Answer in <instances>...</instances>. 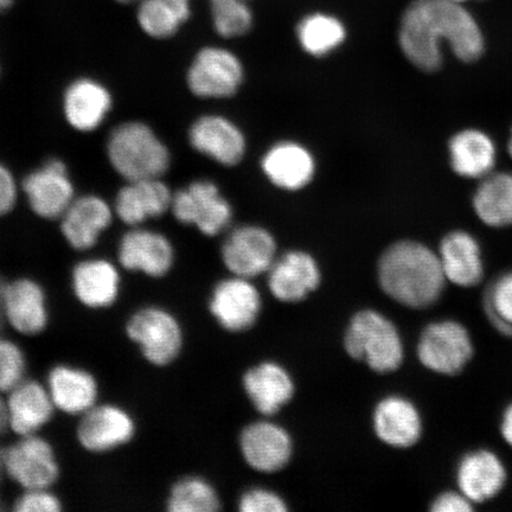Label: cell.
Returning a JSON list of instances; mask_svg holds the SVG:
<instances>
[{
    "instance_id": "6da1fadb",
    "label": "cell",
    "mask_w": 512,
    "mask_h": 512,
    "mask_svg": "<svg viewBox=\"0 0 512 512\" xmlns=\"http://www.w3.org/2000/svg\"><path fill=\"white\" fill-rule=\"evenodd\" d=\"M463 62L484 53V37L476 19L453 0H413L403 12L399 43L403 55L424 72L443 67V43Z\"/></svg>"
},
{
    "instance_id": "7a4b0ae2",
    "label": "cell",
    "mask_w": 512,
    "mask_h": 512,
    "mask_svg": "<svg viewBox=\"0 0 512 512\" xmlns=\"http://www.w3.org/2000/svg\"><path fill=\"white\" fill-rule=\"evenodd\" d=\"M381 286L396 302L427 309L443 296L447 281L438 253L416 241H400L382 255Z\"/></svg>"
},
{
    "instance_id": "3957f363",
    "label": "cell",
    "mask_w": 512,
    "mask_h": 512,
    "mask_svg": "<svg viewBox=\"0 0 512 512\" xmlns=\"http://www.w3.org/2000/svg\"><path fill=\"white\" fill-rule=\"evenodd\" d=\"M106 155L126 182L162 178L171 164L168 146L143 121H126L113 128L107 138Z\"/></svg>"
},
{
    "instance_id": "277c9868",
    "label": "cell",
    "mask_w": 512,
    "mask_h": 512,
    "mask_svg": "<svg viewBox=\"0 0 512 512\" xmlns=\"http://www.w3.org/2000/svg\"><path fill=\"white\" fill-rule=\"evenodd\" d=\"M345 349L355 360L363 361L379 373L401 366L403 344L398 329L386 317L374 311H362L352 318Z\"/></svg>"
},
{
    "instance_id": "5b68a950",
    "label": "cell",
    "mask_w": 512,
    "mask_h": 512,
    "mask_svg": "<svg viewBox=\"0 0 512 512\" xmlns=\"http://www.w3.org/2000/svg\"><path fill=\"white\" fill-rule=\"evenodd\" d=\"M475 354L471 331L458 320L444 319L431 323L419 339V360L434 374L457 376L470 366Z\"/></svg>"
},
{
    "instance_id": "8992f818",
    "label": "cell",
    "mask_w": 512,
    "mask_h": 512,
    "mask_svg": "<svg viewBox=\"0 0 512 512\" xmlns=\"http://www.w3.org/2000/svg\"><path fill=\"white\" fill-rule=\"evenodd\" d=\"M126 334L142 351L147 362L165 367L182 350L183 332L178 320L159 306H145L127 320Z\"/></svg>"
},
{
    "instance_id": "52a82bcc",
    "label": "cell",
    "mask_w": 512,
    "mask_h": 512,
    "mask_svg": "<svg viewBox=\"0 0 512 512\" xmlns=\"http://www.w3.org/2000/svg\"><path fill=\"white\" fill-rule=\"evenodd\" d=\"M3 459L8 479L23 490L50 489L60 477L54 447L38 434L19 437L3 447Z\"/></svg>"
},
{
    "instance_id": "ba28073f",
    "label": "cell",
    "mask_w": 512,
    "mask_h": 512,
    "mask_svg": "<svg viewBox=\"0 0 512 512\" xmlns=\"http://www.w3.org/2000/svg\"><path fill=\"white\" fill-rule=\"evenodd\" d=\"M171 211L179 223L195 226L207 236H216L227 229L233 209L210 181L192 182L172 197Z\"/></svg>"
},
{
    "instance_id": "9c48e42d",
    "label": "cell",
    "mask_w": 512,
    "mask_h": 512,
    "mask_svg": "<svg viewBox=\"0 0 512 512\" xmlns=\"http://www.w3.org/2000/svg\"><path fill=\"white\" fill-rule=\"evenodd\" d=\"M242 80L239 57L217 47L198 51L187 74L190 92L201 99L229 98L239 91Z\"/></svg>"
},
{
    "instance_id": "30bf717a",
    "label": "cell",
    "mask_w": 512,
    "mask_h": 512,
    "mask_svg": "<svg viewBox=\"0 0 512 512\" xmlns=\"http://www.w3.org/2000/svg\"><path fill=\"white\" fill-rule=\"evenodd\" d=\"M22 190L31 210L44 220H60L76 198L67 165L57 158L31 171Z\"/></svg>"
},
{
    "instance_id": "8fae6325",
    "label": "cell",
    "mask_w": 512,
    "mask_h": 512,
    "mask_svg": "<svg viewBox=\"0 0 512 512\" xmlns=\"http://www.w3.org/2000/svg\"><path fill=\"white\" fill-rule=\"evenodd\" d=\"M508 479L507 464L491 448L480 447L466 452L457 464V489L476 507L501 495Z\"/></svg>"
},
{
    "instance_id": "7c38bea8",
    "label": "cell",
    "mask_w": 512,
    "mask_h": 512,
    "mask_svg": "<svg viewBox=\"0 0 512 512\" xmlns=\"http://www.w3.org/2000/svg\"><path fill=\"white\" fill-rule=\"evenodd\" d=\"M118 260L120 266L127 271L162 278L174 266L175 249L164 234L142 226L132 227L121 236Z\"/></svg>"
},
{
    "instance_id": "4fadbf2b",
    "label": "cell",
    "mask_w": 512,
    "mask_h": 512,
    "mask_svg": "<svg viewBox=\"0 0 512 512\" xmlns=\"http://www.w3.org/2000/svg\"><path fill=\"white\" fill-rule=\"evenodd\" d=\"M275 252L277 245L270 232L261 227L242 226L224 241L222 259L235 277L248 279L270 271Z\"/></svg>"
},
{
    "instance_id": "5bb4252c",
    "label": "cell",
    "mask_w": 512,
    "mask_h": 512,
    "mask_svg": "<svg viewBox=\"0 0 512 512\" xmlns=\"http://www.w3.org/2000/svg\"><path fill=\"white\" fill-rule=\"evenodd\" d=\"M136 434V422L117 405H95L81 419L76 431L80 445L88 452L104 453L124 446Z\"/></svg>"
},
{
    "instance_id": "9a60e30c",
    "label": "cell",
    "mask_w": 512,
    "mask_h": 512,
    "mask_svg": "<svg viewBox=\"0 0 512 512\" xmlns=\"http://www.w3.org/2000/svg\"><path fill=\"white\" fill-rule=\"evenodd\" d=\"M189 143L201 155L224 166L238 165L246 152V139L240 128L215 114L203 115L191 125Z\"/></svg>"
},
{
    "instance_id": "2e32d148",
    "label": "cell",
    "mask_w": 512,
    "mask_h": 512,
    "mask_svg": "<svg viewBox=\"0 0 512 512\" xmlns=\"http://www.w3.org/2000/svg\"><path fill=\"white\" fill-rule=\"evenodd\" d=\"M114 215V208L98 195L76 197L60 219L63 238L75 251H89L111 227Z\"/></svg>"
},
{
    "instance_id": "e0dca14e",
    "label": "cell",
    "mask_w": 512,
    "mask_h": 512,
    "mask_svg": "<svg viewBox=\"0 0 512 512\" xmlns=\"http://www.w3.org/2000/svg\"><path fill=\"white\" fill-rule=\"evenodd\" d=\"M5 323L25 336L40 335L49 323L46 292L29 278L6 283L3 296Z\"/></svg>"
},
{
    "instance_id": "ac0fdd59",
    "label": "cell",
    "mask_w": 512,
    "mask_h": 512,
    "mask_svg": "<svg viewBox=\"0 0 512 512\" xmlns=\"http://www.w3.org/2000/svg\"><path fill=\"white\" fill-rule=\"evenodd\" d=\"M172 194L162 178L127 182L118 192L114 213L127 226L140 227L171 210Z\"/></svg>"
},
{
    "instance_id": "d6986e66",
    "label": "cell",
    "mask_w": 512,
    "mask_h": 512,
    "mask_svg": "<svg viewBox=\"0 0 512 512\" xmlns=\"http://www.w3.org/2000/svg\"><path fill=\"white\" fill-rule=\"evenodd\" d=\"M113 106V98L105 85L92 78H80L69 83L63 93L62 110L69 126L89 133L105 123Z\"/></svg>"
},
{
    "instance_id": "ffe728a7",
    "label": "cell",
    "mask_w": 512,
    "mask_h": 512,
    "mask_svg": "<svg viewBox=\"0 0 512 512\" xmlns=\"http://www.w3.org/2000/svg\"><path fill=\"white\" fill-rule=\"evenodd\" d=\"M260 309V294L246 278L221 281L210 299L211 313L228 331L240 332L251 328Z\"/></svg>"
},
{
    "instance_id": "44dd1931",
    "label": "cell",
    "mask_w": 512,
    "mask_h": 512,
    "mask_svg": "<svg viewBox=\"0 0 512 512\" xmlns=\"http://www.w3.org/2000/svg\"><path fill=\"white\" fill-rule=\"evenodd\" d=\"M9 430L18 437L37 434L53 419L56 409L47 386L25 379L6 394Z\"/></svg>"
},
{
    "instance_id": "7402d4cb",
    "label": "cell",
    "mask_w": 512,
    "mask_h": 512,
    "mask_svg": "<svg viewBox=\"0 0 512 512\" xmlns=\"http://www.w3.org/2000/svg\"><path fill=\"white\" fill-rule=\"evenodd\" d=\"M438 256L448 284L469 290L482 283L484 259L475 236L463 230L446 235L440 243Z\"/></svg>"
},
{
    "instance_id": "603a6c76",
    "label": "cell",
    "mask_w": 512,
    "mask_h": 512,
    "mask_svg": "<svg viewBox=\"0 0 512 512\" xmlns=\"http://www.w3.org/2000/svg\"><path fill=\"white\" fill-rule=\"evenodd\" d=\"M47 388L56 409L69 415L85 414L99 398L95 377L68 364H59L49 371Z\"/></svg>"
},
{
    "instance_id": "cb8c5ba5",
    "label": "cell",
    "mask_w": 512,
    "mask_h": 512,
    "mask_svg": "<svg viewBox=\"0 0 512 512\" xmlns=\"http://www.w3.org/2000/svg\"><path fill=\"white\" fill-rule=\"evenodd\" d=\"M120 273L117 266L105 259H87L75 265L72 287L75 297L89 309L112 306L120 293Z\"/></svg>"
},
{
    "instance_id": "d4e9b609",
    "label": "cell",
    "mask_w": 512,
    "mask_h": 512,
    "mask_svg": "<svg viewBox=\"0 0 512 512\" xmlns=\"http://www.w3.org/2000/svg\"><path fill=\"white\" fill-rule=\"evenodd\" d=\"M319 283L317 262L304 252H290L274 262L268 279L273 296L286 303L305 299Z\"/></svg>"
},
{
    "instance_id": "484cf974",
    "label": "cell",
    "mask_w": 512,
    "mask_h": 512,
    "mask_svg": "<svg viewBox=\"0 0 512 512\" xmlns=\"http://www.w3.org/2000/svg\"><path fill=\"white\" fill-rule=\"evenodd\" d=\"M241 450L255 470L274 472L283 469L290 460L292 443L283 428L270 422H258L243 431Z\"/></svg>"
},
{
    "instance_id": "4316f807",
    "label": "cell",
    "mask_w": 512,
    "mask_h": 512,
    "mask_svg": "<svg viewBox=\"0 0 512 512\" xmlns=\"http://www.w3.org/2000/svg\"><path fill=\"white\" fill-rule=\"evenodd\" d=\"M265 175L280 189L296 191L303 189L315 176L316 163L304 146L283 142L274 145L262 159Z\"/></svg>"
},
{
    "instance_id": "83f0119b",
    "label": "cell",
    "mask_w": 512,
    "mask_h": 512,
    "mask_svg": "<svg viewBox=\"0 0 512 512\" xmlns=\"http://www.w3.org/2000/svg\"><path fill=\"white\" fill-rule=\"evenodd\" d=\"M374 426L377 437L384 443L400 448L414 446L422 435L419 409L407 399L390 396L376 407Z\"/></svg>"
},
{
    "instance_id": "f1b7e54d",
    "label": "cell",
    "mask_w": 512,
    "mask_h": 512,
    "mask_svg": "<svg viewBox=\"0 0 512 512\" xmlns=\"http://www.w3.org/2000/svg\"><path fill=\"white\" fill-rule=\"evenodd\" d=\"M452 169L459 176L478 179L491 174L496 163V146L488 134L464 130L448 145Z\"/></svg>"
},
{
    "instance_id": "f546056e",
    "label": "cell",
    "mask_w": 512,
    "mask_h": 512,
    "mask_svg": "<svg viewBox=\"0 0 512 512\" xmlns=\"http://www.w3.org/2000/svg\"><path fill=\"white\" fill-rule=\"evenodd\" d=\"M243 384L256 409L265 415L277 413L291 400L294 390L290 375L274 363L249 370Z\"/></svg>"
},
{
    "instance_id": "4dcf8cb0",
    "label": "cell",
    "mask_w": 512,
    "mask_h": 512,
    "mask_svg": "<svg viewBox=\"0 0 512 512\" xmlns=\"http://www.w3.org/2000/svg\"><path fill=\"white\" fill-rule=\"evenodd\" d=\"M479 220L492 228L512 226V174L497 172L483 178L473 196Z\"/></svg>"
},
{
    "instance_id": "1f68e13d",
    "label": "cell",
    "mask_w": 512,
    "mask_h": 512,
    "mask_svg": "<svg viewBox=\"0 0 512 512\" xmlns=\"http://www.w3.org/2000/svg\"><path fill=\"white\" fill-rule=\"evenodd\" d=\"M297 38L307 54L329 55L347 40V28L338 17L326 12H312L299 22Z\"/></svg>"
},
{
    "instance_id": "d6a6232c",
    "label": "cell",
    "mask_w": 512,
    "mask_h": 512,
    "mask_svg": "<svg viewBox=\"0 0 512 512\" xmlns=\"http://www.w3.org/2000/svg\"><path fill=\"white\" fill-rule=\"evenodd\" d=\"M191 0H143L138 23L145 34L158 40L169 38L181 29L191 15Z\"/></svg>"
},
{
    "instance_id": "836d02e7",
    "label": "cell",
    "mask_w": 512,
    "mask_h": 512,
    "mask_svg": "<svg viewBox=\"0 0 512 512\" xmlns=\"http://www.w3.org/2000/svg\"><path fill=\"white\" fill-rule=\"evenodd\" d=\"M166 508L170 512H214L220 509V499L206 480L187 477L172 486Z\"/></svg>"
},
{
    "instance_id": "e575fe53",
    "label": "cell",
    "mask_w": 512,
    "mask_h": 512,
    "mask_svg": "<svg viewBox=\"0 0 512 512\" xmlns=\"http://www.w3.org/2000/svg\"><path fill=\"white\" fill-rule=\"evenodd\" d=\"M247 0H220L210 3L214 29L224 38L246 35L253 27V11Z\"/></svg>"
},
{
    "instance_id": "d590c367",
    "label": "cell",
    "mask_w": 512,
    "mask_h": 512,
    "mask_svg": "<svg viewBox=\"0 0 512 512\" xmlns=\"http://www.w3.org/2000/svg\"><path fill=\"white\" fill-rule=\"evenodd\" d=\"M484 309L491 324L512 337V271L499 275L486 288Z\"/></svg>"
},
{
    "instance_id": "8d00e7d4",
    "label": "cell",
    "mask_w": 512,
    "mask_h": 512,
    "mask_svg": "<svg viewBox=\"0 0 512 512\" xmlns=\"http://www.w3.org/2000/svg\"><path fill=\"white\" fill-rule=\"evenodd\" d=\"M27 358L19 345L8 338L0 337V392L10 390L25 380Z\"/></svg>"
},
{
    "instance_id": "74e56055",
    "label": "cell",
    "mask_w": 512,
    "mask_h": 512,
    "mask_svg": "<svg viewBox=\"0 0 512 512\" xmlns=\"http://www.w3.org/2000/svg\"><path fill=\"white\" fill-rule=\"evenodd\" d=\"M16 512H59L62 510L60 498L49 489L24 490L14 503Z\"/></svg>"
},
{
    "instance_id": "f35d334b",
    "label": "cell",
    "mask_w": 512,
    "mask_h": 512,
    "mask_svg": "<svg viewBox=\"0 0 512 512\" xmlns=\"http://www.w3.org/2000/svg\"><path fill=\"white\" fill-rule=\"evenodd\" d=\"M240 510L243 512H283L286 504L274 492L254 489L246 492L240 501Z\"/></svg>"
},
{
    "instance_id": "ab89813d",
    "label": "cell",
    "mask_w": 512,
    "mask_h": 512,
    "mask_svg": "<svg viewBox=\"0 0 512 512\" xmlns=\"http://www.w3.org/2000/svg\"><path fill=\"white\" fill-rule=\"evenodd\" d=\"M18 198V184L9 168L0 163V217L14 210Z\"/></svg>"
},
{
    "instance_id": "60d3db41",
    "label": "cell",
    "mask_w": 512,
    "mask_h": 512,
    "mask_svg": "<svg viewBox=\"0 0 512 512\" xmlns=\"http://www.w3.org/2000/svg\"><path fill=\"white\" fill-rule=\"evenodd\" d=\"M475 509L476 505L458 489L443 492L434 499L431 507L433 512H471Z\"/></svg>"
},
{
    "instance_id": "b9f144b4",
    "label": "cell",
    "mask_w": 512,
    "mask_h": 512,
    "mask_svg": "<svg viewBox=\"0 0 512 512\" xmlns=\"http://www.w3.org/2000/svg\"><path fill=\"white\" fill-rule=\"evenodd\" d=\"M499 433H501L505 445L512 450V402L505 407L502 413L501 421H499Z\"/></svg>"
},
{
    "instance_id": "7bdbcfd3",
    "label": "cell",
    "mask_w": 512,
    "mask_h": 512,
    "mask_svg": "<svg viewBox=\"0 0 512 512\" xmlns=\"http://www.w3.org/2000/svg\"><path fill=\"white\" fill-rule=\"evenodd\" d=\"M8 478L4 466L3 459V447H0V511L5 510V499H4V480Z\"/></svg>"
},
{
    "instance_id": "ee69618b",
    "label": "cell",
    "mask_w": 512,
    "mask_h": 512,
    "mask_svg": "<svg viewBox=\"0 0 512 512\" xmlns=\"http://www.w3.org/2000/svg\"><path fill=\"white\" fill-rule=\"evenodd\" d=\"M9 430L8 412H6V401L3 393L0 392V435Z\"/></svg>"
},
{
    "instance_id": "f6af8a7d",
    "label": "cell",
    "mask_w": 512,
    "mask_h": 512,
    "mask_svg": "<svg viewBox=\"0 0 512 512\" xmlns=\"http://www.w3.org/2000/svg\"><path fill=\"white\" fill-rule=\"evenodd\" d=\"M6 285V281L0 277V329L3 328L5 324L4 312H3V296H4V288Z\"/></svg>"
},
{
    "instance_id": "bcb514c9",
    "label": "cell",
    "mask_w": 512,
    "mask_h": 512,
    "mask_svg": "<svg viewBox=\"0 0 512 512\" xmlns=\"http://www.w3.org/2000/svg\"><path fill=\"white\" fill-rule=\"evenodd\" d=\"M15 0H0V12L8 10Z\"/></svg>"
},
{
    "instance_id": "7dc6e473",
    "label": "cell",
    "mask_w": 512,
    "mask_h": 512,
    "mask_svg": "<svg viewBox=\"0 0 512 512\" xmlns=\"http://www.w3.org/2000/svg\"><path fill=\"white\" fill-rule=\"evenodd\" d=\"M508 149H509L510 156L512 157V131H511Z\"/></svg>"
},
{
    "instance_id": "c3c4849f",
    "label": "cell",
    "mask_w": 512,
    "mask_h": 512,
    "mask_svg": "<svg viewBox=\"0 0 512 512\" xmlns=\"http://www.w3.org/2000/svg\"><path fill=\"white\" fill-rule=\"evenodd\" d=\"M117 2H120V3H124V4H126V3H131V2H133V0H117Z\"/></svg>"
},
{
    "instance_id": "681fc988",
    "label": "cell",
    "mask_w": 512,
    "mask_h": 512,
    "mask_svg": "<svg viewBox=\"0 0 512 512\" xmlns=\"http://www.w3.org/2000/svg\"><path fill=\"white\" fill-rule=\"evenodd\" d=\"M210 3L220 2V0H209ZM247 2H251V0H247Z\"/></svg>"
},
{
    "instance_id": "f907efd6",
    "label": "cell",
    "mask_w": 512,
    "mask_h": 512,
    "mask_svg": "<svg viewBox=\"0 0 512 512\" xmlns=\"http://www.w3.org/2000/svg\"><path fill=\"white\" fill-rule=\"evenodd\" d=\"M453 2L462 3L463 0H453Z\"/></svg>"
}]
</instances>
